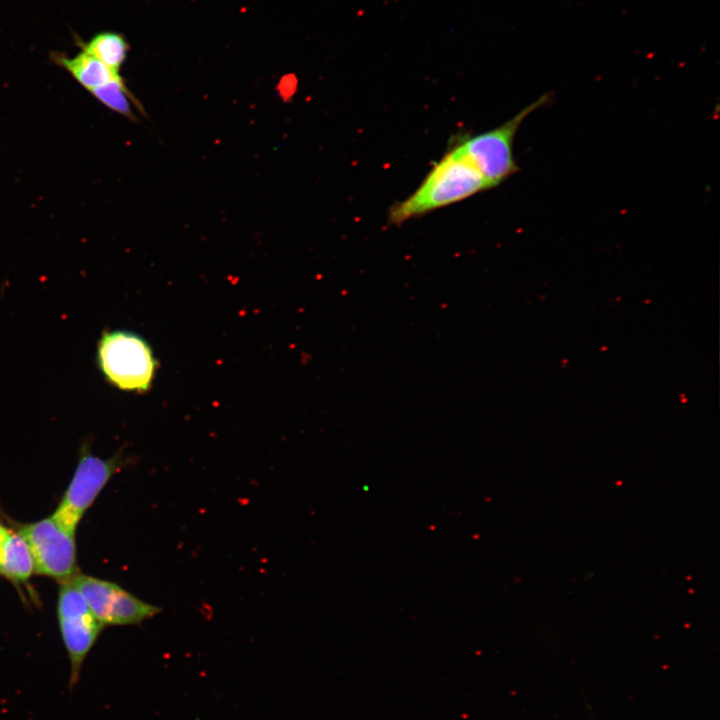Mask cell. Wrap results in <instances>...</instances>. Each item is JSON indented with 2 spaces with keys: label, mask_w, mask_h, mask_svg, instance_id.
<instances>
[{
  "label": "cell",
  "mask_w": 720,
  "mask_h": 720,
  "mask_svg": "<svg viewBox=\"0 0 720 720\" xmlns=\"http://www.w3.org/2000/svg\"><path fill=\"white\" fill-rule=\"evenodd\" d=\"M81 48L112 70H119L126 60L129 45L125 38L115 32H101L82 44Z\"/></svg>",
  "instance_id": "30bf717a"
},
{
  "label": "cell",
  "mask_w": 720,
  "mask_h": 720,
  "mask_svg": "<svg viewBox=\"0 0 720 720\" xmlns=\"http://www.w3.org/2000/svg\"><path fill=\"white\" fill-rule=\"evenodd\" d=\"M51 58L89 92L121 77L118 72L83 50L73 57L56 52Z\"/></svg>",
  "instance_id": "ba28073f"
},
{
  "label": "cell",
  "mask_w": 720,
  "mask_h": 720,
  "mask_svg": "<svg viewBox=\"0 0 720 720\" xmlns=\"http://www.w3.org/2000/svg\"><path fill=\"white\" fill-rule=\"evenodd\" d=\"M90 93L110 110L130 120L136 119L131 102L136 103L137 100L130 93L121 77L92 90Z\"/></svg>",
  "instance_id": "8fae6325"
},
{
  "label": "cell",
  "mask_w": 720,
  "mask_h": 720,
  "mask_svg": "<svg viewBox=\"0 0 720 720\" xmlns=\"http://www.w3.org/2000/svg\"><path fill=\"white\" fill-rule=\"evenodd\" d=\"M35 573L31 551L18 533L9 531L0 547V575L14 584H26Z\"/></svg>",
  "instance_id": "9c48e42d"
},
{
  "label": "cell",
  "mask_w": 720,
  "mask_h": 720,
  "mask_svg": "<svg viewBox=\"0 0 720 720\" xmlns=\"http://www.w3.org/2000/svg\"><path fill=\"white\" fill-rule=\"evenodd\" d=\"M96 361L109 384L136 393L151 389L158 366L147 340L128 330L104 331L97 343Z\"/></svg>",
  "instance_id": "7a4b0ae2"
},
{
  "label": "cell",
  "mask_w": 720,
  "mask_h": 720,
  "mask_svg": "<svg viewBox=\"0 0 720 720\" xmlns=\"http://www.w3.org/2000/svg\"><path fill=\"white\" fill-rule=\"evenodd\" d=\"M60 584L57 619L70 662L69 689L72 690L78 683L84 661L104 626L70 581Z\"/></svg>",
  "instance_id": "5b68a950"
},
{
  "label": "cell",
  "mask_w": 720,
  "mask_h": 720,
  "mask_svg": "<svg viewBox=\"0 0 720 720\" xmlns=\"http://www.w3.org/2000/svg\"><path fill=\"white\" fill-rule=\"evenodd\" d=\"M549 98L550 94H544L500 126L463 137L453 145L480 172L490 189L519 171L513 156L515 135L524 119Z\"/></svg>",
  "instance_id": "3957f363"
},
{
  "label": "cell",
  "mask_w": 720,
  "mask_h": 720,
  "mask_svg": "<svg viewBox=\"0 0 720 720\" xmlns=\"http://www.w3.org/2000/svg\"><path fill=\"white\" fill-rule=\"evenodd\" d=\"M129 459L122 451L103 459L94 455L90 449V440H85L79 450V458L67 489L56 510L51 515L63 528L75 533L83 515L107 485L112 476L118 473Z\"/></svg>",
  "instance_id": "277c9868"
},
{
  "label": "cell",
  "mask_w": 720,
  "mask_h": 720,
  "mask_svg": "<svg viewBox=\"0 0 720 720\" xmlns=\"http://www.w3.org/2000/svg\"><path fill=\"white\" fill-rule=\"evenodd\" d=\"M9 531L10 530L7 527H5L3 524L0 523V547H1L2 543L4 542Z\"/></svg>",
  "instance_id": "7c38bea8"
},
{
  "label": "cell",
  "mask_w": 720,
  "mask_h": 720,
  "mask_svg": "<svg viewBox=\"0 0 720 720\" xmlns=\"http://www.w3.org/2000/svg\"><path fill=\"white\" fill-rule=\"evenodd\" d=\"M17 532L31 551L36 574L61 583L78 573L75 533L63 528L52 516L23 524Z\"/></svg>",
  "instance_id": "8992f818"
},
{
  "label": "cell",
  "mask_w": 720,
  "mask_h": 720,
  "mask_svg": "<svg viewBox=\"0 0 720 720\" xmlns=\"http://www.w3.org/2000/svg\"><path fill=\"white\" fill-rule=\"evenodd\" d=\"M103 625H137L161 608L137 598L116 583L77 573L69 580Z\"/></svg>",
  "instance_id": "52a82bcc"
},
{
  "label": "cell",
  "mask_w": 720,
  "mask_h": 720,
  "mask_svg": "<svg viewBox=\"0 0 720 720\" xmlns=\"http://www.w3.org/2000/svg\"><path fill=\"white\" fill-rule=\"evenodd\" d=\"M488 189L480 172L452 146L434 164L418 188L390 208L388 222L400 225Z\"/></svg>",
  "instance_id": "6da1fadb"
}]
</instances>
